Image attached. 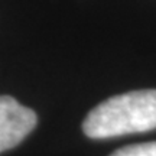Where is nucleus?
<instances>
[{"label": "nucleus", "mask_w": 156, "mask_h": 156, "mask_svg": "<svg viewBox=\"0 0 156 156\" xmlns=\"http://www.w3.org/2000/svg\"><path fill=\"white\" fill-rule=\"evenodd\" d=\"M156 129V90L114 95L94 107L83 123L91 139H110Z\"/></svg>", "instance_id": "obj_1"}, {"label": "nucleus", "mask_w": 156, "mask_h": 156, "mask_svg": "<svg viewBox=\"0 0 156 156\" xmlns=\"http://www.w3.org/2000/svg\"><path fill=\"white\" fill-rule=\"evenodd\" d=\"M34 110L10 95H0V153L17 146L36 126Z\"/></svg>", "instance_id": "obj_2"}, {"label": "nucleus", "mask_w": 156, "mask_h": 156, "mask_svg": "<svg viewBox=\"0 0 156 156\" xmlns=\"http://www.w3.org/2000/svg\"><path fill=\"white\" fill-rule=\"evenodd\" d=\"M110 156H156V142L126 146L113 152Z\"/></svg>", "instance_id": "obj_3"}]
</instances>
